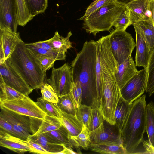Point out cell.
I'll return each mask as SVG.
<instances>
[{
	"label": "cell",
	"mask_w": 154,
	"mask_h": 154,
	"mask_svg": "<svg viewBox=\"0 0 154 154\" xmlns=\"http://www.w3.org/2000/svg\"><path fill=\"white\" fill-rule=\"evenodd\" d=\"M96 41H86L81 51L71 63L74 82L78 81L82 90L81 104L90 106L97 98L96 71Z\"/></svg>",
	"instance_id": "1"
},
{
	"label": "cell",
	"mask_w": 154,
	"mask_h": 154,
	"mask_svg": "<svg viewBox=\"0 0 154 154\" xmlns=\"http://www.w3.org/2000/svg\"><path fill=\"white\" fill-rule=\"evenodd\" d=\"M145 95L133 102L128 118L121 131L122 145L125 154H134L143 141L146 131Z\"/></svg>",
	"instance_id": "2"
},
{
	"label": "cell",
	"mask_w": 154,
	"mask_h": 154,
	"mask_svg": "<svg viewBox=\"0 0 154 154\" xmlns=\"http://www.w3.org/2000/svg\"><path fill=\"white\" fill-rule=\"evenodd\" d=\"M22 41L9 58L10 62L26 82L33 89L40 88L45 83L44 72L38 60Z\"/></svg>",
	"instance_id": "3"
},
{
	"label": "cell",
	"mask_w": 154,
	"mask_h": 154,
	"mask_svg": "<svg viewBox=\"0 0 154 154\" xmlns=\"http://www.w3.org/2000/svg\"><path fill=\"white\" fill-rule=\"evenodd\" d=\"M124 5L113 2L78 20L84 21L83 28L87 33L96 36L100 32L109 31Z\"/></svg>",
	"instance_id": "4"
},
{
	"label": "cell",
	"mask_w": 154,
	"mask_h": 154,
	"mask_svg": "<svg viewBox=\"0 0 154 154\" xmlns=\"http://www.w3.org/2000/svg\"><path fill=\"white\" fill-rule=\"evenodd\" d=\"M109 35L111 50L118 65L131 55L136 44L126 31L115 29Z\"/></svg>",
	"instance_id": "5"
},
{
	"label": "cell",
	"mask_w": 154,
	"mask_h": 154,
	"mask_svg": "<svg viewBox=\"0 0 154 154\" xmlns=\"http://www.w3.org/2000/svg\"><path fill=\"white\" fill-rule=\"evenodd\" d=\"M46 81L58 97L69 94L74 83L71 66L66 63L59 68L53 67L50 76Z\"/></svg>",
	"instance_id": "6"
},
{
	"label": "cell",
	"mask_w": 154,
	"mask_h": 154,
	"mask_svg": "<svg viewBox=\"0 0 154 154\" xmlns=\"http://www.w3.org/2000/svg\"><path fill=\"white\" fill-rule=\"evenodd\" d=\"M0 78L5 84L26 96L33 90L13 66L9 58L0 63Z\"/></svg>",
	"instance_id": "7"
},
{
	"label": "cell",
	"mask_w": 154,
	"mask_h": 154,
	"mask_svg": "<svg viewBox=\"0 0 154 154\" xmlns=\"http://www.w3.org/2000/svg\"><path fill=\"white\" fill-rule=\"evenodd\" d=\"M147 67L138 71L120 89L122 97L130 103L140 97L146 91Z\"/></svg>",
	"instance_id": "8"
},
{
	"label": "cell",
	"mask_w": 154,
	"mask_h": 154,
	"mask_svg": "<svg viewBox=\"0 0 154 154\" xmlns=\"http://www.w3.org/2000/svg\"><path fill=\"white\" fill-rule=\"evenodd\" d=\"M0 106L18 114L43 120L46 113L28 96L20 100L0 102Z\"/></svg>",
	"instance_id": "9"
},
{
	"label": "cell",
	"mask_w": 154,
	"mask_h": 154,
	"mask_svg": "<svg viewBox=\"0 0 154 154\" xmlns=\"http://www.w3.org/2000/svg\"><path fill=\"white\" fill-rule=\"evenodd\" d=\"M0 108V116L11 124L17 137L26 140L32 134L31 117L18 114L2 106Z\"/></svg>",
	"instance_id": "10"
},
{
	"label": "cell",
	"mask_w": 154,
	"mask_h": 154,
	"mask_svg": "<svg viewBox=\"0 0 154 154\" xmlns=\"http://www.w3.org/2000/svg\"><path fill=\"white\" fill-rule=\"evenodd\" d=\"M89 135L91 143L109 142L122 145L121 131L117 125L105 119L98 128L89 132Z\"/></svg>",
	"instance_id": "11"
},
{
	"label": "cell",
	"mask_w": 154,
	"mask_h": 154,
	"mask_svg": "<svg viewBox=\"0 0 154 154\" xmlns=\"http://www.w3.org/2000/svg\"><path fill=\"white\" fill-rule=\"evenodd\" d=\"M18 25L16 0H0V29L17 32Z\"/></svg>",
	"instance_id": "12"
},
{
	"label": "cell",
	"mask_w": 154,
	"mask_h": 154,
	"mask_svg": "<svg viewBox=\"0 0 154 154\" xmlns=\"http://www.w3.org/2000/svg\"><path fill=\"white\" fill-rule=\"evenodd\" d=\"M19 33L8 29H0V63L10 57L17 46L22 41Z\"/></svg>",
	"instance_id": "13"
},
{
	"label": "cell",
	"mask_w": 154,
	"mask_h": 154,
	"mask_svg": "<svg viewBox=\"0 0 154 154\" xmlns=\"http://www.w3.org/2000/svg\"><path fill=\"white\" fill-rule=\"evenodd\" d=\"M0 145L19 154L27 152L33 153L27 140H24L0 129Z\"/></svg>",
	"instance_id": "14"
},
{
	"label": "cell",
	"mask_w": 154,
	"mask_h": 154,
	"mask_svg": "<svg viewBox=\"0 0 154 154\" xmlns=\"http://www.w3.org/2000/svg\"><path fill=\"white\" fill-rule=\"evenodd\" d=\"M125 5L128 10L131 25L151 18L149 0H133Z\"/></svg>",
	"instance_id": "15"
},
{
	"label": "cell",
	"mask_w": 154,
	"mask_h": 154,
	"mask_svg": "<svg viewBox=\"0 0 154 154\" xmlns=\"http://www.w3.org/2000/svg\"><path fill=\"white\" fill-rule=\"evenodd\" d=\"M136 35V66L146 68L151 52L145 39L142 30L136 23L133 24Z\"/></svg>",
	"instance_id": "16"
},
{
	"label": "cell",
	"mask_w": 154,
	"mask_h": 154,
	"mask_svg": "<svg viewBox=\"0 0 154 154\" xmlns=\"http://www.w3.org/2000/svg\"><path fill=\"white\" fill-rule=\"evenodd\" d=\"M138 71L131 55L122 63L118 65L115 76L120 89Z\"/></svg>",
	"instance_id": "17"
},
{
	"label": "cell",
	"mask_w": 154,
	"mask_h": 154,
	"mask_svg": "<svg viewBox=\"0 0 154 154\" xmlns=\"http://www.w3.org/2000/svg\"><path fill=\"white\" fill-rule=\"evenodd\" d=\"M54 104L60 114L62 124L67 130L69 134L73 136L78 134L82 129L83 124L76 116L63 111L55 103Z\"/></svg>",
	"instance_id": "18"
},
{
	"label": "cell",
	"mask_w": 154,
	"mask_h": 154,
	"mask_svg": "<svg viewBox=\"0 0 154 154\" xmlns=\"http://www.w3.org/2000/svg\"><path fill=\"white\" fill-rule=\"evenodd\" d=\"M89 149L101 154H125L123 145L113 143H90Z\"/></svg>",
	"instance_id": "19"
},
{
	"label": "cell",
	"mask_w": 154,
	"mask_h": 154,
	"mask_svg": "<svg viewBox=\"0 0 154 154\" xmlns=\"http://www.w3.org/2000/svg\"><path fill=\"white\" fill-rule=\"evenodd\" d=\"M132 103L128 102L122 96L118 103L115 113V120L116 124L121 131L128 116Z\"/></svg>",
	"instance_id": "20"
},
{
	"label": "cell",
	"mask_w": 154,
	"mask_h": 154,
	"mask_svg": "<svg viewBox=\"0 0 154 154\" xmlns=\"http://www.w3.org/2000/svg\"><path fill=\"white\" fill-rule=\"evenodd\" d=\"M90 106L91 112L88 127L89 132L98 128L104 120L100 100L95 98Z\"/></svg>",
	"instance_id": "21"
},
{
	"label": "cell",
	"mask_w": 154,
	"mask_h": 154,
	"mask_svg": "<svg viewBox=\"0 0 154 154\" xmlns=\"http://www.w3.org/2000/svg\"><path fill=\"white\" fill-rule=\"evenodd\" d=\"M28 139L39 144L50 154H60L64 149L63 145L54 143L44 133L34 136L31 135Z\"/></svg>",
	"instance_id": "22"
},
{
	"label": "cell",
	"mask_w": 154,
	"mask_h": 154,
	"mask_svg": "<svg viewBox=\"0 0 154 154\" xmlns=\"http://www.w3.org/2000/svg\"><path fill=\"white\" fill-rule=\"evenodd\" d=\"M69 138L73 148L80 149L79 147H81L85 150L89 149L91 143L89 131L88 128L84 125L78 134L75 136L69 134Z\"/></svg>",
	"instance_id": "23"
},
{
	"label": "cell",
	"mask_w": 154,
	"mask_h": 154,
	"mask_svg": "<svg viewBox=\"0 0 154 154\" xmlns=\"http://www.w3.org/2000/svg\"><path fill=\"white\" fill-rule=\"evenodd\" d=\"M72 35L71 32L70 31L66 36L64 37L60 36L57 31L54 36L47 40L56 51L66 53L68 49L72 47V43L69 40L70 38Z\"/></svg>",
	"instance_id": "24"
},
{
	"label": "cell",
	"mask_w": 154,
	"mask_h": 154,
	"mask_svg": "<svg viewBox=\"0 0 154 154\" xmlns=\"http://www.w3.org/2000/svg\"><path fill=\"white\" fill-rule=\"evenodd\" d=\"M44 134L54 143L73 148L70 141L68 132L63 125L58 129Z\"/></svg>",
	"instance_id": "25"
},
{
	"label": "cell",
	"mask_w": 154,
	"mask_h": 154,
	"mask_svg": "<svg viewBox=\"0 0 154 154\" xmlns=\"http://www.w3.org/2000/svg\"><path fill=\"white\" fill-rule=\"evenodd\" d=\"M62 125L60 118L46 115L37 131L32 135H36L58 129Z\"/></svg>",
	"instance_id": "26"
},
{
	"label": "cell",
	"mask_w": 154,
	"mask_h": 154,
	"mask_svg": "<svg viewBox=\"0 0 154 154\" xmlns=\"http://www.w3.org/2000/svg\"><path fill=\"white\" fill-rule=\"evenodd\" d=\"M26 96L5 84L2 79L0 78V102L21 100Z\"/></svg>",
	"instance_id": "27"
},
{
	"label": "cell",
	"mask_w": 154,
	"mask_h": 154,
	"mask_svg": "<svg viewBox=\"0 0 154 154\" xmlns=\"http://www.w3.org/2000/svg\"><path fill=\"white\" fill-rule=\"evenodd\" d=\"M146 131L148 142L154 147V104L152 101L147 104L146 107Z\"/></svg>",
	"instance_id": "28"
},
{
	"label": "cell",
	"mask_w": 154,
	"mask_h": 154,
	"mask_svg": "<svg viewBox=\"0 0 154 154\" xmlns=\"http://www.w3.org/2000/svg\"><path fill=\"white\" fill-rule=\"evenodd\" d=\"M141 28L145 39L151 52L154 47V25L152 17L149 20L136 23Z\"/></svg>",
	"instance_id": "29"
},
{
	"label": "cell",
	"mask_w": 154,
	"mask_h": 154,
	"mask_svg": "<svg viewBox=\"0 0 154 154\" xmlns=\"http://www.w3.org/2000/svg\"><path fill=\"white\" fill-rule=\"evenodd\" d=\"M25 44L26 48L34 55L53 57L57 60H65L66 59V53L45 50L37 46L33 43H25Z\"/></svg>",
	"instance_id": "30"
},
{
	"label": "cell",
	"mask_w": 154,
	"mask_h": 154,
	"mask_svg": "<svg viewBox=\"0 0 154 154\" xmlns=\"http://www.w3.org/2000/svg\"><path fill=\"white\" fill-rule=\"evenodd\" d=\"M26 7L33 18L44 12L48 6L47 0H24Z\"/></svg>",
	"instance_id": "31"
},
{
	"label": "cell",
	"mask_w": 154,
	"mask_h": 154,
	"mask_svg": "<svg viewBox=\"0 0 154 154\" xmlns=\"http://www.w3.org/2000/svg\"><path fill=\"white\" fill-rule=\"evenodd\" d=\"M147 69L146 91L150 97L154 93V47L150 53Z\"/></svg>",
	"instance_id": "32"
},
{
	"label": "cell",
	"mask_w": 154,
	"mask_h": 154,
	"mask_svg": "<svg viewBox=\"0 0 154 154\" xmlns=\"http://www.w3.org/2000/svg\"><path fill=\"white\" fill-rule=\"evenodd\" d=\"M129 11L126 5H124L123 8L114 22L113 26L117 30L126 31V29L131 25Z\"/></svg>",
	"instance_id": "33"
},
{
	"label": "cell",
	"mask_w": 154,
	"mask_h": 154,
	"mask_svg": "<svg viewBox=\"0 0 154 154\" xmlns=\"http://www.w3.org/2000/svg\"><path fill=\"white\" fill-rule=\"evenodd\" d=\"M17 9V20L19 25L24 26L33 18L26 7L24 0H16Z\"/></svg>",
	"instance_id": "34"
},
{
	"label": "cell",
	"mask_w": 154,
	"mask_h": 154,
	"mask_svg": "<svg viewBox=\"0 0 154 154\" xmlns=\"http://www.w3.org/2000/svg\"><path fill=\"white\" fill-rule=\"evenodd\" d=\"M58 97L57 102L55 103L58 107L67 113L76 115V109L69 94Z\"/></svg>",
	"instance_id": "35"
},
{
	"label": "cell",
	"mask_w": 154,
	"mask_h": 154,
	"mask_svg": "<svg viewBox=\"0 0 154 154\" xmlns=\"http://www.w3.org/2000/svg\"><path fill=\"white\" fill-rule=\"evenodd\" d=\"M36 103L37 105L46 115L60 118V114L54 103L47 101L42 97L38 98Z\"/></svg>",
	"instance_id": "36"
},
{
	"label": "cell",
	"mask_w": 154,
	"mask_h": 154,
	"mask_svg": "<svg viewBox=\"0 0 154 154\" xmlns=\"http://www.w3.org/2000/svg\"><path fill=\"white\" fill-rule=\"evenodd\" d=\"M91 112V106L84 104H81L76 109V116L83 125L88 128L89 125Z\"/></svg>",
	"instance_id": "37"
},
{
	"label": "cell",
	"mask_w": 154,
	"mask_h": 154,
	"mask_svg": "<svg viewBox=\"0 0 154 154\" xmlns=\"http://www.w3.org/2000/svg\"><path fill=\"white\" fill-rule=\"evenodd\" d=\"M96 41L97 45V59L96 71L97 98L100 100L102 91V82L101 72L100 48L99 40Z\"/></svg>",
	"instance_id": "38"
},
{
	"label": "cell",
	"mask_w": 154,
	"mask_h": 154,
	"mask_svg": "<svg viewBox=\"0 0 154 154\" xmlns=\"http://www.w3.org/2000/svg\"><path fill=\"white\" fill-rule=\"evenodd\" d=\"M40 88L42 98L54 103L57 102L59 97L54 89L49 84L44 83Z\"/></svg>",
	"instance_id": "39"
},
{
	"label": "cell",
	"mask_w": 154,
	"mask_h": 154,
	"mask_svg": "<svg viewBox=\"0 0 154 154\" xmlns=\"http://www.w3.org/2000/svg\"><path fill=\"white\" fill-rule=\"evenodd\" d=\"M76 109L81 104L82 90L80 82H74L72 87L69 93Z\"/></svg>",
	"instance_id": "40"
},
{
	"label": "cell",
	"mask_w": 154,
	"mask_h": 154,
	"mask_svg": "<svg viewBox=\"0 0 154 154\" xmlns=\"http://www.w3.org/2000/svg\"><path fill=\"white\" fill-rule=\"evenodd\" d=\"M33 55L38 61L43 71L45 72H46L47 71L53 67L54 62L57 60L53 57Z\"/></svg>",
	"instance_id": "41"
},
{
	"label": "cell",
	"mask_w": 154,
	"mask_h": 154,
	"mask_svg": "<svg viewBox=\"0 0 154 154\" xmlns=\"http://www.w3.org/2000/svg\"><path fill=\"white\" fill-rule=\"evenodd\" d=\"M114 2L115 0H96L88 6L82 17H86L103 6Z\"/></svg>",
	"instance_id": "42"
},
{
	"label": "cell",
	"mask_w": 154,
	"mask_h": 154,
	"mask_svg": "<svg viewBox=\"0 0 154 154\" xmlns=\"http://www.w3.org/2000/svg\"><path fill=\"white\" fill-rule=\"evenodd\" d=\"M0 128L10 134L16 137L13 127L10 122L6 119L0 116Z\"/></svg>",
	"instance_id": "43"
},
{
	"label": "cell",
	"mask_w": 154,
	"mask_h": 154,
	"mask_svg": "<svg viewBox=\"0 0 154 154\" xmlns=\"http://www.w3.org/2000/svg\"><path fill=\"white\" fill-rule=\"evenodd\" d=\"M30 147L32 149L33 153L50 154V153L41 145L30 139H27Z\"/></svg>",
	"instance_id": "44"
},
{
	"label": "cell",
	"mask_w": 154,
	"mask_h": 154,
	"mask_svg": "<svg viewBox=\"0 0 154 154\" xmlns=\"http://www.w3.org/2000/svg\"><path fill=\"white\" fill-rule=\"evenodd\" d=\"M33 43L37 46L45 50L51 51H57L54 48L47 40L33 42Z\"/></svg>",
	"instance_id": "45"
},
{
	"label": "cell",
	"mask_w": 154,
	"mask_h": 154,
	"mask_svg": "<svg viewBox=\"0 0 154 154\" xmlns=\"http://www.w3.org/2000/svg\"><path fill=\"white\" fill-rule=\"evenodd\" d=\"M143 146L145 151L142 154H154V147L148 141H142Z\"/></svg>",
	"instance_id": "46"
},
{
	"label": "cell",
	"mask_w": 154,
	"mask_h": 154,
	"mask_svg": "<svg viewBox=\"0 0 154 154\" xmlns=\"http://www.w3.org/2000/svg\"><path fill=\"white\" fill-rule=\"evenodd\" d=\"M63 146V149L62 151L60 154H78L77 152L74 151L72 148L69 147L67 146L64 145Z\"/></svg>",
	"instance_id": "47"
},
{
	"label": "cell",
	"mask_w": 154,
	"mask_h": 154,
	"mask_svg": "<svg viewBox=\"0 0 154 154\" xmlns=\"http://www.w3.org/2000/svg\"><path fill=\"white\" fill-rule=\"evenodd\" d=\"M149 8L151 13V17L154 25V0H149Z\"/></svg>",
	"instance_id": "48"
},
{
	"label": "cell",
	"mask_w": 154,
	"mask_h": 154,
	"mask_svg": "<svg viewBox=\"0 0 154 154\" xmlns=\"http://www.w3.org/2000/svg\"><path fill=\"white\" fill-rule=\"evenodd\" d=\"M133 0H115V2L120 4L126 5Z\"/></svg>",
	"instance_id": "49"
}]
</instances>
